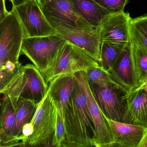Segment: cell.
<instances>
[{
    "label": "cell",
    "instance_id": "1",
    "mask_svg": "<svg viewBox=\"0 0 147 147\" xmlns=\"http://www.w3.org/2000/svg\"><path fill=\"white\" fill-rule=\"evenodd\" d=\"M63 119L66 138L62 147L94 146V122L86 95L76 78L72 97L65 110Z\"/></svg>",
    "mask_w": 147,
    "mask_h": 147
},
{
    "label": "cell",
    "instance_id": "2",
    "mask_svg": "<svg viewBox=\"0 0 147 147\" xmlns=\"http://www.w3.org/2000/svg\"><path fill=\"white\" fill-rule=\"evenodd\" d=\"M49 86L42 73L34 65L22 66L0 92L9 98L15 110L20 99L29 100L39 105Z\"/></svg>",
    "mask_w": 147,
    "mask_h": 147
},
{
    "label": "cell",
    "instance_id": "3",
    "mask_svg": "<svg viewBox=\"0 0 147 147\" xmlns=\"http://www.w3.org/2000/svg\"><path fill=\"white\" fill-rule=\"evenodd\" d=\"M94 67H101L81 49L67 42L59 49L49 68L43 74L47 82L50 83L59 76Z\"/></svg>",
    "mask_w": 147,
    "mask_h": 147
},
{
    "label": "cell",
    "instance_id": "4",
    "mask_svg": "<svg viewBox=\"0 0 147 147\" xmlns=\"http://www.w3.org/2000/svg\"><path fill=\"white\" fill-rule=\"evenodd\" d=\"M58 110L48 92L39 104L31 123L32 134L24 147L51 146L57 122Z\"/></svg>",
    "mask_w": 147,
    "mask_h": 147
},
{
    "label": "cell",
    "instance_id": "5",
    "mask_svg": "<svg viewBox=\"0 0 147 147\" xmlns=\"http://www.w3.org/2000/svg\"><path fill=\"white\" fill-rule=\"evenodd\" d=\"M66 42L57 32L49 36L26 38L21 55L27 57L43 74L49 68L56 54Z\"/></svg>",
    "mask_w": 147,
    "mask_h": 147
},
{
    "label": "cell",
    "instance_id": "6",
    "mask_svg": "<svg viewBox=\"0 0 147 147\" xmlns=\"http://www.w3.org/2000/svg\"><path fill=\"white\" fill-rule=\"evenodd\" d=\"M25 38L20 20L11 11L0 21V65L8 61L19 62Z\"/></svg>",
    "mask_w": 147,
    "mask_h": 147
},
{
    "label": "cell",
    "instance_id": "7",
    "mask_svg": "<svg viewBox=\"0 0 147 147\" xmlns=\"http://www.w3.org/2000/svg\"><path fill=\"white\" fill-rule=\"evenodd\" d=\"M41 9L51 25L56 30L92 27L79 15L72 0H48Z\"/></svg>",
    "mask_w": 147,
    "mask_h": 147
},
{
    "label": "cell",
    "instance_id": "8",
    "mask_svg": "<svg viewBox=\"0 0 147 147\" xmlns=\"http://www.w3.org/2000/svg\"><path fill=\"white\" fill-rule=\"evenodd\" d=\"M74 75L86 95L89 111L94 122L93 143L94 147H112L113 139L111 131L94 96L85 72H76L74 73Z\"/></svg>",
    "mask_w": 147,
    "mask_h": 147
},
{
    "label": "cell",
    "instance_id": "9",
    "mask_svg": "<svg viewBox=\"0 0 147 147\" xmlns=\"http://www.w3.org/2000/svg\"><path fill=\"white\" fill-rule=\"evenodd\" d=\"M11 11L20 20L26 38L56 33L57 30L51 25L36 0H30L19 5L12 6Z\"/></svg>",
    "mask_w": 147,
    "mask_h": 147
},
{
    "label": "cell",
    "instance_id": "10",
    "mask_svg": "<svg viewBox=\"0 0 147 147\" xmlns=\"http://www.w3.org/2000/svg\"><path fill=\"white\" fill-rule=\"evenodd\" d=\"M89 84L103 114L109 119L126 123V105L123 98L125 93L113 85L100 87Z\"/></svg>",
    "mask_w": 147,
    "mask_h": 147
},
{
    "label": "cell",
    "instance_id": "11",
    "mask_svg": "<svg viewBox=\"0 0 147 147\" xmlns=\"http://www.w3.org/2000/svg\"><path fill=\"white\" fill-rule=\"evenodd\" d=\"M131 19L129 13L124 11L107 15L97 28L101 42L128 45L130 42Z\"/></svg>",
    "mask_w": 147,
    "mask_h": 147
},
{
    "label": "cell",
    "instance_id": "12",
    "mask_svg": "<svg viewBox=\"0 0 147 147\" xmlns=\"http://www.w3.org/2000/svg\"><path fill=\"white\" fill-rule=\"evenodd\" d=\"M57 33L64 40L85 51L99 63L101 41L97 28L59 29Z\"/></svg>",
    "mask_w": 147,
    "mask_h": 147
},
{
    "label": "cell",
    "instance_id": "13",
    "mask_svg": "<svg viewBox=\"0 0 147 147\" xmlns=\"http://www.w3.org/2000/svg\"><path fill=\"white\" fill-rule=\"evenodd\" d=\"M105 117L112 134V147H138L142 138L145 127L136 124L114 121L105 116Z\"/></svg>",
    "mask_w": 147,
    "mask_h": 147
},
{
    "label": "cell",
    "instance_id": "14",
    "mask_svg": "<svg viewBox=\"0 0 147 147\" xmlns=\"http://www.w3.org/2000/svg\"><path fill=\"white\" fill-rule=\"evenodd\" d=\"M75 82L74 74L57 77L50 82L48 93L63 119L71 99Z\"/></svg>",
    "mask_w": 147,
    "mask_h": 147
},
{
    "label": "cell",
    "instance_id": "15",
    "mask_svg": "<svg viewBox=\"0 0 147 147\" xmlns=\"http://www.w3.org/2000/svg\"><path fill=\"white\" fill-rule=\"evenodd\" d=\"M126 105V123L147 126V93L134 89L123 96Z\"/></svg>",
    "mask_w": 147,
    "mask_h": 147
},
{
    "label": "cell",
    "instance_id": "16",
    "mask_svg": "<svg viewBox=\"0 0 147 147\" xmlns=\"http://www.w3.org/2000/svg\"><path fill=\"white\" fill-rule=\"evenodd\" d=\"M4 95L1 101V147H20V143L11 136L16 119V113L9 98L6 95Z\"/></svg>",
    "mask_w": 147,
    "mask_h": 147
},
{
    "label": "cell",
    "instance_id": "17",
    "mask_svg": "<svg viewBox=\"0 0 147 147\" xmlns=\"http://www.w3.org/2000/svg\"><path fill=\"white\" fill-rule=\"evenodd\" d=\"M109 73L112 78L128 92L133 89L134 82L129 43L126 45Z\"/></svg>",
    "mask_w": 147,
    "mask_h": 147
},
{
    "label": "cell",
    "instance_id": "18",
    "mask_svg": "<svg viewBox=\"0 0 147 147\" xmlns=\"http://www.w3.org/2000/svg\"><path fill=\"white\" fill-rule=\"evenodd\" d=\"M129 44L134 89L141 85L147 75V49L140 42L132 38H130Z\"/></svg>",
    "mask_w": 147,
    "mask_h": 147
},
{
    "label": "cell",
    "instance_id": "19",
    "mask_svg": "<svg viewBox=\"0 0 147 147\" xmlns=\"http://www.w3.org/2000/svg\"><path fill=\"white\" fill-rule=\"evenodd\" d=\"M79 15L92 27L98 28L109 11L94 0H72Z\"/></svg>",
    "mask_w": 147,
    "mask_h": 147
},
{
    "label": "cell",
    "instance_id": "20",
    "mask_svg": "<svg viewBox=\"0 0 147 147\" xmlns=\"http://www.w3.org/2000/svg\"><path fill=\"white\" fill-rule=\"evenodd\" d=\"M39 105L29 100L20 99L18 101L15 111L16 119L11 136L19 142L18 138L21 135L23 126L30 123L35 116L36 111Z\"/></svg>",
    "mask_w": 147,
    "mask_h": 147
},
{
    "label": "cell",
    "instance_id": "21",
    "mask_svg": "<svg viewBox=\"0 0 147 147\" xmlns=\"http://www.w3.org/2000/svg\"><path fill=\"white\" fill-rule=\"evenodd\" d=\"M126 46L119 44L102 41L99 64L103 69L109 72L115 65Z\"/></svg>",
    "mask_w": 147,
    "mask_h": 147
},
{
    "label": "cell",
    "instance_id": "22",
    "mask_svg": "<svg viewBox=\"0 0 147 147\" xmlns=\"http://www.w3.org/2000/svg\"><path fill=\"white\" fill-rule=\"evenodd\" d=\"M90 83L100 87H105L111 85L115 86L125 94L128 91L123 87L116 82L110 75L109 72L101 68H91L84 71Z\"/></svg>",
    "mask_w": 147,
    "mask_h": 147
},
{
    "label": "cell",
    "instance_id": "23",
    "mask_svg": "<svg viewBox=\"0 0 147 147\" xmlns=\"http://www.w3.org/2000/svg\"><path fill=\"white\" fill-rule=\"evenodd\" d=\"M130 38L140 42L147 49V14L131 19Z\"/></svg>",
    "mask_w": 147,
    "mask_h": 147
},
{
    "label": "cell",
    "instance_id": "24",
    "mask_svg": "<svg viewBox=\"0 0 147 147\" xmlns=\"http://www.w3.org/2000/svg\"><path fill=\"white\" fill-rule=\"evenodd\" d=\"M22 66L20 62L11 61L0 65V90L5 86Z\"/></svg>",
    "mask_w": 147,
    "mask_h": 147
},
{
    "label": "cell",
    "instance_id": "25",
    "mask_svg": "<svg viewBox=\"0 0 147 147\" xmlns=\"http://www.w3.org/2000/svg\"><path fill=\"white\" fill-rule=\"evenodd\" d=\"M66 138V131L63 119L58 113L57 122L55 135L52 140L51 147H62Z\"/></svg>",
    "mask_w": 147,
    "mask_h": 147
},
{
    "label": "cell",
    "instance_id": "26",
    "mask_svg": "<svg viewBox=\"0 0 147 147\" xmlns=\"http://www.w3.org/2000/svg\"><path fill=\"white\" fill-rule=\"evenodd\" d=\"M110 13L124 11L129 0H94Z\"/></svg>",
    "mask_w": 147,
    "mask_h": 147
},
{
    "label": "cell",
    "instance_id": "27",
    "mask_svg": "<svg viewBox=\"0 0 147 147\" xmlns=\"http://www.w3.org/2000/svg\"><path fill=\"white\" fill-rule=\"evenodd\" d=\"M33 131V125L31 122L26 124L23 126L21 135L18 138V140L21 143L20 147H24L27 139L32 134Z\"/></svg>",
    "mask_w": 147,
    "mask_h": 147
},
{
    "label": "cell",
    "instance_id": "28",
    "mask_svg": "<svg viewBox=\"0 0 147 147\" xmlns=\"http://www.w3.org/2000/svg\"><path fill=\"white\" fill-rule=\"evenodd\" d=\"M5 0H1L0 2V21L5 17L9 12L7 10L5 5Z\"/></svg>",
    "mask_w": 147,
    "mask_h": 147
},
{
    "label": "cell",
    "instance_id": "29",
    "mask_svg": "<svg viewBox=\"0 0 147 147\" xmlns=\"http://www.w3.org/2000/svg\"><path fill=\"white\" fill-rule=\"evenodd\" d=\"M138 147H147V126L145 127L142 138Z\"/></svg>",
    "mask_w": 147,
    "mask_h": 147
},
{
    "label": "cell",
    "instance_id": "30",
    "mask_svg": "<svg viewBox=\"0 0 147 147\" xmlns=\"http://www.w3.org/2000/svg\"><path fill=\"white\" fill-rule=\"evenodd\" d=\"M136 89H141V90H144L147 92V75L144 78L143 81L141 83V85L136 88H135Z\"/></svg>",
    "mask_w": 147,
    "mask_h": 147
},
{
    "label": "cell",
    "instance_id": "31",
    "mask_svg": "<svg viewBox=\"0 0 147 147\" xmlns=\"http://www.w3.org/2000/svg\"><path fill=\"white\" fill-rule=\"evenodd\" d=\"M30 0H11L12 6H18L21 5Z\"/></svg>",
    "mask_w": 147,
    "mask_h": 147
},
{
    "label": "cell",
    "instance_id": "32",
    "mask_svg": "<svg viewBox=\"0 0 147 147\" xmlns=\"http://www.w3.org/2000/svg\"><path fill=\"white\" fill-rule=\"evenodd\" d=\"M36 1L40 7L42 8L45 5L46 2L48 1V0H36Z\"/></svg>",
    "mask_w": 147,
    "mask_h": 147
},
{
    "label": "cell",
    "instance_id": "33",
    "mask_svg": "<svg viewBox=\"0 0 147 147\" xmlns=\"http://www.w3.org/2000/svg\"><path fill=\"white\" fill-rule=\"evenodd\" d=\"M8 1H11V0H8Z\"/></svg>",
    "mask_w": 147,
    "mask_h": 147
}]
</instances>
